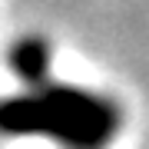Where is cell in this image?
Masks as SVG:
<instances>
[{
    "label": "cell",
    "mask_w": 149,
    "mask_h": 149,
    "mask_svg": "<svg viewBox=\"0 0 149 149\" xmlns=\"http://www.w3.org/2000/svg\"><path fill=\"white\" fill-rule=\"evenodd\" d=\"M0 133L43 136L66 149H103L119 133V106L70 83H43L0 100Z\"/></svg>",
    "instance_id": "1"
},
{
    "label": "cell",
    "mask_w": 149,
    "mask_h": 149,
    "mask_svg": "<svg viewBox=\"0 0 149 149\" xmlns=\"http://www.w3.org/2000/svg\"><path fill=\"white\" fill-rule=\"evenodd\" d=\"M50 63H53V53H50V43L43 37H23L7 50V66L27 86L50 83Z\"/></svg>",
    "instance_id": "2"
}]
</instances>
